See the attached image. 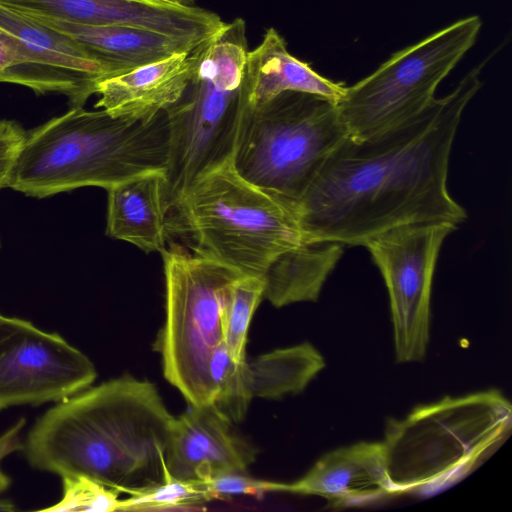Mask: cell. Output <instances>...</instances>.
I'll return each instance as SVG.
<instances>
[{
    "label": "cell",
    "instance_id": "obj_3",
    "mask_svg": "<svg viewBox=\"0 0 512 512\" xmlns=\"http://www.w3.org/2000/svg\"><path fill=\"white\" fill-rule=\"evenodd\" d=\"M169 147L165 111L133 121L71 107L27 132L7 187L37 198L86 186L108 190L135 176L165 173Z\"/></svg>",
    "mask_w": 512,
    "mask_h": 512
},
{
    "label": "cell",
    "instance_id": "obj_31",
    "mask_svg": "<svg viewBox=\"0 0 512 512\" xmlns=\"http://www.w3.org/2000/svg\"><path fill=\"white\" fill-rule=\"evenodd\" d=\"M0 249H1V239H0Z\"/></svg>",
    "mask_w": 512,
    "mask_h": 512
},
{
    "label": "cell",
    "instance_id": "obj_7",
    "mask_svg": "<svg viewBox=\"0 0 512 512\" xmlns=\"http://www.w3.org/2000/svg\"><path fill=\"white\" fill-rule=\"evenodd\" d=\"M347 137L336 102L284 91L251 108L233 163L251 183L297 202Z\"/></svg>",
    "mask_w": 512,
    "mask_h": 512
},
{
    "label": "cell",
    "instance_id": "obj_14",
    "mask_svg": "<svg viewBox=\"0 0 512 512\" xmlns=\"http://www.w3.org/2000/svg\"><path fill=\"white\" fill-rule=\"evenodd\" d=\"M274 492L316 495L335 506L361 505L391 494L382 442H358L323 455L299 480Z\"/></svg>",
    "mask_w": 512,
    "mask_h": 512
},
{
    "label": "cell",
    "instance_id": "obj_21",
    "mask_svg": "<svg viewBox=\"0 0 512 512\" xmlns=\"http://www.w3.org/2000/svg\"><path fill=\"white\" fill-rule=\"evenodd\" d=\"M264 287V277L257 275H240L228 287L223 312L224 343L238 363L246 360L248 329L264 298Z\"/></svg>",
    "mask_w": 512,
    "mask_h": 512
},
{
    "label": "cell",
    "instance_id": "obj_24",
    "mask_svg": "<svg viewBox=\"0 0 512 512\" xmlns=\"http://www.w3.org/2000/svg\"><path fill=\"white\" fill-rule=\"evenodd\" d=\"M62 497L50 507L41 509L48 512L117 511L119 495L115 489L84 475L62 476Z\"/></svg>",
    "mask_w": 512,
    "mask_h": 512
},
{
    "label": "cell",
    "instance_id": "obj_5",
    "mask_svg": "<svg viewBox=\"0 0 512 512\" xmlns=\"http://www.w3.org/2000/svg\"><path fill=\"white\" fill-rule=\"evenodd\" d=\"M247 48L245 21L225 23L197 45L194 72L165 110L170 133L167 212L198 178L234 157L251 110L242 89Z\"/></svg>",
    "mask_w": 512,
    "mask_h": 512
},
{
    "label": "cell",
    "instance_id": "obj_10",
    "mask_svg": "<svg viewBox=\"0 0 512 512\" xmlns=\"http://www.w3.org/2000/svg\"><path fill=\"white\" fill-rule=\"evenodd\" d=\"M456 229L445 221L416 222L386 230L363 244L388 290L399 363L425 358L435 265L444 240Z\"/></svg>",
    "mask_w": 512,
    "mask_h": 512
},
{
    "label": "cell",
    "instance_id": "obj_16",
    "mask_svg": "<svg viewBox=\"0 0 512 512\" xmlns=\"http://www.w3.org/2000/svg\"><path fill=\"white\" fill-rule=\"evenodd\" d=\"M23 15L84 47L107 67L111 77L190 51L199 44L128 26L91 25L40 15Z\"/></svg>",
    "mask_w": 512,
    "mask_h": 512
},
{
    "label": "cell",
    "instance_id": "obj_2",
    "mask_svg": "<svg viewBox=\"0 0 512 512\" xmlns=\"http://www.w3.org/2000/svg\"><path fill=\"white\" fill-rule=\"evenodd\" d=\"M173 418L153 383L122 376L47 410L22 450L35 469L84 475L132 495L167 479Z\"/></svg>",
    "mask_w": 512,
    "mask_h": 512
},
{
    "label": "cell",
    "instance_id": "obj_4",
    "mask_svg": "<svg viewBox=\"0 0 512 512\" xmlns=\"http://www.w3.org/2000/svg\"><path fill=\"white\" fill-rule=\"evenodd\" d=\"M166 229L197 256L263 277L305 240L297 202L245 179L233 158L188 187L167 212Z\"/></svg>",
    "mask_w": 512,
    "mask_h": 512
},
{
    "label": "cell",
    "instance_id": "obj_12",
    "mask_svg": "<svg viewBox=\"0 0 512 512\" xmlns=\"http://www.w3.org/2000/svg\"><path fill=\"white\" fill-rule=\"evenodd\" d=\"M0 49L11 62L6 83L56 93L83 107L110 71L75 41L0 4Z\"/></svg>",
    "mask_w": 512,
    "mask_h": 512
},
{
    "label": "cell",
    "instance_id": "obj_19",
    "mask_svg": "<svg viewBox=\"0 0 512 512\" xmlns=\"http://www.w3.org/2000/svg\"><path fill=\"white\" fill-rule=\"evenodd\" d=\"M343 254V245L327 240H304L278 256L264 274V298L274 307L314 302Z\"/></svg>",
    "mask_w": 512,
    "mask_h": 512
},
{
    "label": "cell",
    "instance_id": "obj_9",
    "mask_svg": "<svg viewBox=\"0 0 512 512\" xmlns=\"http://www.w3.org/2000/svg\"><path fill=\"white\" fill-rule=\"evenodd\" d=\"M481 28L478 15L461 18L398 50L370 75L346 86L336 106L348 136L369 138L423 111L475 45Z\"/></svg>",
    "mask_w": 512,
    "mask_h": 512
},
{
    "label": "cell",
    "instance_id": "obj_6",
    "mask_svg": "<svg viewBox=\"0 0 512 512\" xmlns=\"http://www.w3.org/2000/svg\"><path fill=\"white\" fill-rule=\"evenodd\" d=\"M512 405L497 390L445 397L389 419L382 442L391 494L431 491L473 469L509 435Z\"/></svg>",
    "mask_w": 512,
    "mask_h": 512
},
{
    "label": "cell",
    "instance_id": "obj_11",
    "mask_svg": "<svg viewBox=\"0 0 512 512\" xmlns=\"http://www.w3.org/2000/svg\"><path fill=\"white\" fill-rule=\"evenodd\" d=\"M96 377L92 361L60 334L0 313V410L61 402Z\"/></svg>",
    "mask_w": 512,
    "mask_h": 512
},
{
    "label": "cell",
    "instance_id": "obj_23",
    "mask_svg": "<svg viewBox=\"0 0 512 512\" xmlns=\"http://www.w3.org/2000/svg\"><path fill=\"white\" fill-rule=\"evenodd\" d=\"M213 500L205 484L199 481L167 479L152 488L120 499L117 511H162L198 508Z\"/></svg>",
    "mask_w": 512,
    "mask_h": 512
},
{
    "label": "cell",
    "instance_id": "obj_29",
    "mask_svg": "<svg viewBox=\"0 0 512 512\" xmlns=\"http://www.w3.org/2000/svg\"><path fill=\"white\" fill-rule=\"evenodd\" d=\"M173 3H176V4H181V5H191L194 0H169Z\"/></svg>",
    "mask_w": 512,
    "mask_h": 512
},
{
    "label": "cell",
    "instance_id": "obj_22",
    "mask_svg": "<svg viewBox=\"0 0 512 512\" xmlns=\"http://www.w3.org/2000/svg\"><path fill=\"white\" fill-rule=\"evenodd\" d=\"M243 362L233 360L223 341L213 351L208 364L211 406L233 424L245 417L252 400L243 380Z\"/></svg>",
    "mask_w": 512,
    "mask_h": 512
},
{
    "label": "cell",
    "instance_id": "obj_15",
    "mask_svg": "<svg viewBox=\"0 0 512 512\" xmlns=\"http://www.w3.org/2000/svg\"><path fill=\"white\" fill-rule=\"evenodd\" d=\"M196 47L98 81L94 89V94L99 95L95 107L133 121L153 119L182 94L194 72Z\"/></svg>",
    "mask_w": 512,
    "mask_h": 512
},
{
    "label": "cell",
    "instance_id": "obj_13",
    "mask_svg": "<svg viewBox=\"0 0 512 512\" xmlns=\"http://www.w3.org/2000/svg\"><path fill=\"white\" fill-rule=\"evenodd\" d=\"M211 405L193 406L174 417L166 448L168 474L205 482L227 471H246L258 454Z\"/></svg>",
    "mask_w": 512,
    "mask_h": 512
},
{
    "label": "cell",
    "instance_id": "obj_17",
    "mask_svg": "<svg viewBox=\"0 0 512 512\" xmlns=\"http://www.w3.org/2000/svg\"><path fill=\"white\" fill-rule=\"evenodd\" d=\"M345 87L343 82L320 75L290 54L284 38L274 28H269L260 45L247 53L242 89L251 108L284 91L312 93L336 102Z\"/></svg>",
    "mask_w": 512,
    "mask_h": 512
},
{
    "label": "cell",
    "instance_id": "obj_20",
    "mask_svg": "<svg viewBox=\"0 0 512 512\" xmlns=\"http://www.w3.org/2000/svg\"><path fill=\"white\" fill-rule=\"evenodd\" d=\"M324 367L321 353L312 344L304 342L245 360L242 374L252 399L277 400L287 394L302 392Z\"/></svg>",
    "mask_w": 512,
    "mask_h": 512
},
{
    "label": "cell",
    "instance_id": "obj_27",
    "mask_svg": "<svg viewBox=\"0 0 512 512\" xmlns=\"http://www.w3.org/2000/svg\"><path fill=\"white\" fill-rule=\"evenodd\" d=\"M26 424L25 418L18 419L8 430L0 435V464L2 460L15 451L22 450L21 431ZM11 484L10 477L0 467V494L5 492Z\"/></svg>",
    "mask_w": 512,
    "mask_h": 512
},
{
    "label": "cell",
    "instance_id": "obj_25",
    "mask_svg": "<svg viewBox=\"0 0 512 512\" xmlns=\"http://www.w3.org/2000/svg\"><path fill=\"white\" fill-rule=\"evenodd\" d=\"M213 499L236 495L262 496L274 492L273 481L256 479L246 471H227L203 482Z\"/></svg>",
    "mask_w": 512,
    "mask_h": 512
},
{
    "label": "cell",
    "instance_id": "obj_18",
    "mask_svg": "<svg viewBox=\"0 0 512 512\" xmlns=\"http://www.w3.org/2000/svg\"><path fill=\"white\" fill-rule=\"evenodd\" d=\"M107 192V235L129 242L145 253L166 248L163 172L132 177Z\"/></svg>",
    "mask_w": 512,
    "mask_h": 512
},
{
    "label": "cell",
    "instance_id": "obj_8",
    "mask_svg": "<svg viewBox=\"0 0 512 512\" xmlns=\"http://www.w3.org/2000/svg\"><path fill=\"white\" fill-rule=\"evenodd\" d=\"M166 317L159 338L163 374L189 405H211L208 364L224 341L227 290L240 273L172 242L161 252Z\"/></svg>",
    "mask_w": 512,
    "mask_h": 512
},
{
    "label": "cell",
    "instance_id": "obj_1",
    "mask_svg": "<svg viewBox=\"0 0 512 512\" xmlns=\"http://www.w3.org/2000/svg\"><path fill=\"white\" fill-rule=\"evenodd\" d=\"M500 49L404 123L344 139L297 201L305 239L363 246L404 224L462 223L466 211L447 186L450 153L462 114L483 85L482 70Z\"/></svg>",
    "mask_w": 512,
    "mask_h": 512
},
{
    "label": "cell",
    "instance_id": "obj_30",
    "mask_svg": "<svg viewBox=\"0 0 512 512\" xmlns=\"http://www.w3.org/2000/svg\"><path fill=\"white\" fill-rule=\"evenodd\" d=\"M145 1H150V2H155V3H173L169 0H145ZM173 4H176V3H173Z\"/></svg>",
    "mask_w": 512,
    "mask_h": 512
},
{
    "label": "cell",
    "instance_id": "obj_28",
    "mask_svg": "<svg viewBox=\"0 0 512 512\" xmlns=\"http://www.w3.org/2000/svg\"><path fill=\"white\" fill-rule=\"evenodd\" d=\"M11 69V62L0 49V83H6L7 76Z\"/></svg>",
    "mask_w": 512,
    "mask_h": 512
},
{
    "label": "cell",
    "instance_id": "obj_26",
    "mask_svg": "<svg viewBox=\"0 0 512 512\" xmlns=\"http://www.w3.org/2000/svg\"><path fill=\"white\" fill-rule=\"evenodd\" d=\"M27 132L13 120H0V189L7 187Z\"/></svg>",
    "mask_w": 512,
    "mask_h": 512
}]
</instances>
